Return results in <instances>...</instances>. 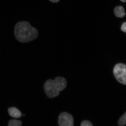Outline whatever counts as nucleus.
Returning a JSON list of instances; mask_svg holds the SVG:
<instances>
[{"label": "nucleus", "instance_id": "1", "mask_svg": "<svg viewBox=\"0 0 126 126\" xmlns=\"http://www.w3.org/2000/svg\"><path fill=\"white\" fill-rule=\"evenodd\" d=\"M14 34L16 40L23 43L32 41L37 38L39 34L37 30L27 21H20L16 23Z\"/></svg>", "mask_w": 126, "mask_h": 126}, {"label": "nucleus", "instance_id": "2", "mask_svg": "<svg viewBox=\"0 0 126 126\" xmlns=\"http://www.w3.org/2000/svg\"><path fill=\"white\" fill-rule=\"evenodd\" d=\"M67 85L66 80L62 77H57L54 80L49 79L44 84V91L48 97L52 98L59 96L60 92L65 89Z\"/></svg>", "mask_w": 126, "mask_h": 126}, {"label": "nucleus", "instance_id": "3", "mask_svg": "<svg viewBox=\"0 0 126 126\" xmlns=\"http://www.w3.org/2000/svg\"><path fill=\"white\" fill-rule=\"evenodd\" d=\"M115 78L119 82L126 85V65L123 63L116 64L113 69Z\"/></svg>", "mask_w": 126, "mask_h": 126}, {"label": "nucleus", "instance_id": "4", "mask_svg": "<svg viewBox=\"0 0 126 126\" xmlns=\"http://www.w3.org/2000/svg\"><path fill=\"white\" fill-rule=\"evenodd\" d=\"M59 126H74V119L72 115L66 112L61 113L58 118Z\"/></svg>", "mask_w": 126, "mask_h": 126}, {"label": "nucleus", "instance_id": "5", "mask_svg": "<svg viewBox=\"0 0 126 126\" xmlns=\"http://www.w3.org/2000/svg\"><path fill=\"white\" fill-rule=\"evenodd\" d=\"M8 111L9 115L12 117L18 118L21 117L22 115L21 112L15 107L9 108Z\"/></svg>", "mask_w": 126, "mask_h": 126}, {"label": "nucleus", "instance_id": "6", "mask_svg": "<svg viewBox=\"0 0 126 126\" xmlns=\"http://www.w3.org/2000/svg\"><path fill=\"white\" fill-rule=\"evenodd\" d=\"M114 13L116 17L123 18L125 16V12L123 7L121 6L116 7L114 9Z\"/></svg>", "mask_w": 126, "mask_h": 126}, {"label": "nucleus", "instance_id": "7", "mask_svg": "<svg viewBox=\"0 0 126 126\" xmlns=\"http://www.w3.org/2000/svg\"><path fill=\"white\" fill-rule=\"evenodd\" d=\"M22 124L21 121L17 120L12 119L9 121L8 126H21Z\"/></svg>", "mask_w": 126, "mask_h": 126}, {"label": "nucleus", "instance_id": "8", "mask_svg": "<svg viewBox=\"0 0 126 126\" xmlns=\"http://www.w3.org/2000/svg\"><path fill=\"white\" fill-rule=\"evenodd\" d=\"M126 124V112L121 117L118 121V124L120 126H124Z\"/></svg>", "mask_w": 126, "mask_h": 126}, {"label": "nucleus", "instance_id": "9", "mask_svg": "<svg viewBox=\"0 0 126 126\" xmlns=\"http://www.w3.org/2000/svg\"><path fill=\"white\" fill-rule=\"evenodd\" d=\"M81 126H93L91 123L88 121H84L82 122Z\"/></svg>", "mask_w": 126, "mask_h": 126}, {"label": "nucleus", "instance_id": "10", "mask_svg": "<svg viewBox=\"0 0 126 126\" xmlns=\"http://www.w3.org/2000/svg\"><path fill=\"white\" fill-rule=\"evenodd\" d=\"M126 22H125L123 23L122 25V27L121 28V30L125 33H126Z\"/></svg>", "mask_w": 126, "mask_h": 126}, {"label": "nucleus", "instance_id": "11", "mask_svg": "<svg viewBox=\"0 0 126 126\" xmlns=\"http://www.w3.org/2000/svg\"><path fill=\"white\" fill-rule=\"evenodd\" d=\"M48 0L53 3H56L59 2L60 0Z\"/></svg>", "mask_w": 126, "mask_h": 126}, {"label": "nucleus", "instance_id": "12", "mask_svg": "<svg viewBox=\"0 0 126 126\" xmlns=\"http://www.w3.org/2000/svg\"><path fill=\"white\" fill-rule=\"evenodd\" d=\"M120 1L123 2H126V0H120Z\"/></svg>", "mask_w": 126, "mask_h": 126}]
</instances>
